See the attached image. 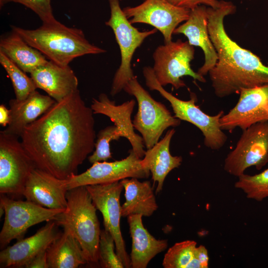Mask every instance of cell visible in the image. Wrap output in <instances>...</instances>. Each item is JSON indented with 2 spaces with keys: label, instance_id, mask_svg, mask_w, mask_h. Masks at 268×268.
Listing matches in <instances>:
<instances>
[{
  "label": "cell",
  "instance_id": "35",
  "mask_svg": "<svg viewBox=\"0 0 268 268\" xmlns=\"http://www.w3.org/2000/svg\"><path fill=\"white\" fill-rule=\"evenodd\" d=\"M196 257L200 262L201 268H207L208 267L209 257L206 248L203 245L196 247Z\"/></svg>",
  "mask_w": 268,
  "mask_h": 268
},
{
  "label": "cell",
  "instance_id": "7",
  "mask_svg": "<svg viewBox=\"0 0 268 268\" xmlns=\"http://www.w3.org/2000/svg\"><path fill=\"white\" fill-rule=\"evenodd\" d=\"M111 14L106 25L113 30L121 53V64L113 79L110 94L114 96L123 90L126 83L135 76L131 61L137 48L148 36L157 32L156 28L140 31L132 25L121 8L119 0H108Z\"/></svg>",
  "mask_w": 268,
  "mask_h": 268
},
{
  "label": "cell",
  "instance_id": "5",
  "mask_svg": "<svg viewBox=\"0 0 268 268\" xmlns=\"http://www.w3.org/2000/svg\"><path fill=\"white\" fill-rule=\"evenodd\" d=\"M143 74L147 87L150 90L159 92L170 103L176 118L192 124L201 132L206 147L218 150L224 145L227 136L220 124V119L224 114L223 111L214 116L204 113L196 105L197 98L194 93L191 94V99L187 101L176 97L160 84L151 67H145L143 68Z\"/></svg>",
  "mask_w": 268,
  "mask_h": 268
},
{
  "label": "cell",
  "instance_id": "3",
  "mask_svg": "<svg viewBox=\"0 0 268 268\" xmlns=\"http://www.w3.org/2000/svg\"><path fill=\"white\" fill-rule=\"evenodd\" d=\"M28 44L39 51L48 60L67 66L74 59L89 54H99L106 50L90 43L82 30L67 27L58 20L42 23L35 29L11 26Z\"/></svg>",
  "mask_w": 268,
  "mask_h": 268
},
{
  "label": "cell",
  "instance_id": "6",
  "mask_svg": "<svg viewBox=\"0 0 268 268\" xmlns=\"http://www.w3.org/2000/svg\"><path fill=\"white\" fill-rule=\"evenodd\" d=\"M123 90L134 96L137 102L138 110L133 123L141 134L147 149L159 141L165 130L181 124V120L173 116L163 104L154 99L136 76L126 83Z\"/></svg>",
  "mask_w": 268,
  "mask_h": 268
},
{
  "label": "cell",
  "instance_id": "30",
  "mask_svg": "<svg viewBox=\"0 0 268 268\" xmlns=\"http://www.w3.org/2000/svg\"><path fill=\"white\" fill-rule=\"evenodd\" d=\"M123 137V133L114 125L100 130L95 142V150L88 157V161L93 164L97 162L106 161L112 158L110 142Z\"/></svg>",
  "mask_w": 268,
  "mask_h": 268
},
{
  "label": "cell",
  "instance_id": "33",
  "mask_svg": "<svg viewBox=\"0 0 268 268\" xmlns=\"http://www.w3.org/2000/svg\"><path fill=\"white\" fill-rule=\"evenodd\" d=\"M172 4L192 10L200 5L209 6L213 8H217L221 6L223 0H167Z\"/></svg>",
  "mask_w": 268,
  "mask_h": 268
},
{
  "label": "cell",
  "instance_id": "9",
  "mask_svg": "<svg viewBox=\"0 0 268 268\" xmlns=\"http://www.w3.org/2000/svg\"><path fill=\"white\" fill-rule=\"evenodd\" d=\"M17 136L0 132V193L23 196L25 186L36 165Z\"/></svg>",
  "mask_w": 268,
  "mask_h": 268
},
{
  "label": "cell",
  "instance_id": "1",
  "mask_svg": "<svg viewBox=\"0 0 268 268\" xmlns=\"http://www.w3.org/2000/svg\"><path fill=\"white\" fill-rule=\"evenodd\" d=\"M93 114L77 89L27 126L20 137L36 167L61 179L77 174L95 148Z\"/></svg>",
  "mask_w": 268,
  "mask_h": 268
},
{
  "label": "cell",
  "instance_id": "34",
  "mask_svg": "<svg viewBox=\"0 0 268 268\" xmlns=\"http://www.w3.org/2000/svg\"><path fill=\"white\" fill-rule=\"evenodd\" d=\"M26 268H49L46 251H43L33 258L25 267Z\"/></svg>",
  "mask_w": 268,
  "mask_h": 268
},
{
  "label": "cell",
  "instance_id": "27",
  "mask_svg": "<svg viewBox=\"0 0 268 268\" xmlns=\"http://www.w3.org/2000/svg\"><path fill=\"white\" fill-rule=\"evenodd\" d=\"M197 242L186 240L175 243L165 254L162 263L164 268H201L196 257Z\"/></svg>",
  "mask_w": 268,
  "mask_h": 268
},
{
  "label": "cell",
  "instance_id": "21",
  "mask_svg": "<svg viewBox=\"0 0 268 268\" xmlns=\"http://www.w3.org/2000/svg\"><path fill=\"white\" fill-rule=\"evenodd\" d=\"M56 102L50 96L41 94L36 90L24 100L11 99L9 102L11 120L3 131L20 137L27 126L36 121Z\"/></svg>",
  "mask_w": 268,
  "mask_h": 268
},
{
  "label": "cell",
  "instance_id": "22",
  "mask_svg": "<svg viewBox=\"0 0 268 268\" xmlns=\"http://www.w3.org/2000/svg\"><path fill=\"white\" fill-rule=\"evenodd\" d=\"M142 216L133 214L128 216L132 240L130 254L131 268H146L149 262L167 247V240L157 239L144 227Z\"/></svg>",
  "mask_w": 268,
  "mask_h": 268
},
{
  "label": "cell",
  "instance_id": "29",
  "mask_svg": "<svg viewBox=\"0 0 268 268\" xmlns=\"http://www.w3.org/2000/svg\"><path fill=\"white\" fill-rule=\"evenodd\" d=\"M234 186L242 190L248 198L262 201L268 198V168L258 174L241 175Z\"/></svg>",
  "mask_w": 268,
  "mask_h": 268
},
{
  "label": "cell",
  "instance_id": "20",
  "mask_svg": "<svg viewBox=\"0 0 268 268\" xmlns=\"http://www.w3.org/2000/svg\"><path fill=\"white\" fill-rule=\"evenodd\" d=\"M37 88L45 91L56 102L78 89V81L71 67L49 60L30 73Z\"/></svg>",
  "mask_w": 268,
  "mask_h": 268
},
{
  "label": "cell",
  "instance_id": "14",
  "mask_svg": "<svg viewBox=\"0 0 268 268\" xmlns=\"http://www.w3.org/2000/svg\"><path fill=\"white\" fill-rule=\"evenodd\" d=\"M123 10L131 24H147L159 31L165 43L172 41L174 31L188 19L191 11L167 0H144L140 4L126 7Z\"/></svg>",
  "mask_w": 268,
  "mask_h": 268
},
{
  "label": "cell",
  "instance_id": "15",
  "mask_svg": "<svg viewBox=\"0 0 268 268\" xmlns=\"http://www.w3.org/2000/svg\"><path fill=\"white\" fill-rule=\"evenodd\" d=\"M236 105L220 119L221 129L244 130L251 125L268 121V84L242 90Z\"/></svg>",
  "mask_w": 268,
  "mask_h": 268
},
{
  "label": "cell",
  "instance_id": "24",
  "mask_svg": "<svg viewBox=\"0 0 268 268\" xmlns=\"http://www.w3.org/2000/svg\"><path fill=\"white\" fill-rule=\"evenodd\" d=\"M125 189V201L121 206V214L128 217L133 214L150 216L158 208L153 189L149 181H139L136 178L120 181Z\"/></svg>",
  "mask_w": 268,
  "mask_h": 268
},
{
  "label": "cell",
  "instance_id": "31",
  "mask_svg": "<svg viewBox=\"0 0 268 268\" xmlns=\"http://www.w3.org/2000/svg\"><path fill=\"white\" fill-rule=\"evenodd\" d=\"M115 248V242L112 235L105 229L101 230L99 244V262L102 268H125Z\"/></svg>",
  "mask_w": 268,
  "mask_h": 268
},
{
  "label": "cell",
  "instance_id": "32",
  "mask_svg": "<svg viewBox=\"0 0 268 268\" xmlns=\"http://www.w3.org/2000/svg\"><path fill=\"white\" fill-rule=\"evenodd\" d=\"M52 0H0V6H3L8 2L20 3L32 10L43 23L55 21L51 5Z\"/></svg>",
  "mask_w": 268,
  "mask_h": 268
},
{
  "label": "cell",
  "instance_id": "28",
  "mask_svg": "<svg viewBox=\"0 0 268 268\" xmlns=\"http://www.w3.org/2000/svg\"><path fill=\"white\" fill-rule=\"evenodd\" d=\"M0 63L11 81L17 100L25 99L36 90L37 87L31 77L1 52Z\"/></svg>",
  "mask_w": 268,
  "mask_h": 268
},
{
  "label": "cell",
  "instance_id": "13",
  "mask_svg": "<svg viewBox=\"0 0 268 268\" xmlns=\"http://www.w3.org/2000/svg\"><path fill=\"white\" fill-rule=\"evenodd\" d=\"M150 171L143 166L141 158L132 149L125 158L113 162H97L85 172L72 175L67 179V188L103 184L120 181L129 178H147Z\"/></svg>",
  "mask_w": 268,
  "mask_h": 268
},
{
  "label": "cell",
  "instance_id": "2",
  "mask_svg": "<svg viewBox=\"0 0 268 268\" xmlns=\"http://www.w3.org/2000/svg\"><path fill=\"white\" fill-rule=\"evenodd\" d=\"M236 10L232 2L224 0L217 8L207 7L209 35L218 56L208 74L214 94L219 98L268 84V66L232 40L225 30V17Z\"/></svg>",
  "mask_w": 268,
  "mask_h": 268
},
{
  "label": "cell",
  "instance_id": "23",
  "mask_svg": "<svg viewBox=\"0 0 268 268\" xmlns=\"http://www.w3.org/2000/svg\"><path fill=\"white\" fill-rule=\"evenodd\" d=\"M175 133L174 129L168 130L161 140L145 151L141 159L142 164L150 171L152 179L157 183L156 193L162 191L169 173L179 167L182 162L181 156H172L170 151L171 140Z\"/></svg>",
  "mask_w": 268,
  "mask_h": 268
},
{
  "label": "cell",
  "instance_id": "12",
  "mask_svg": "<svg viewBox=\"0 0 268 268\" xmlns=\"http://www.w3.org/2000/svg\"><path fill=\"white\" fill-rule=\"evenodd\" d=\"M93 203L102 214L105 229L113 236L116 252L125 268H131L121 228L122 217L120 199L123 186L120 181L86 186Z\"/></svg>",
  "mask_w": 268,
  "mask_h": 268
},
{
  "label": "cell",
  "instance_id": "11",
  "mask_svg": "<svg viewBox=\"0 0 268 268\" xmlns=\"http://www.w3.org/2000/svg\"><path fill=\"white\" fill-rule=\"evenodd\" d=\"M0 204L5 210L0 232L1 249L14 239H22L29 227L44 221L54 220L66 210L46 208L27 200H15L4 194L0 195Z\"/></svg>",
  "mask_w": 268,
  "mask_h": 268
},
{
  "label": "cell",
  "instance_id": "36",
  "mask_svg": "<svg viewBox=\"0 0 268 268\" xmlns=\"http://www.w3.org/2000/svg\"><path fill=\"white\" fill-rule=\"evenodd\" d=\"M11 120L10 109H8L4 105H0V124L3 127L7 126Z\"/></svg>",
  "mask_w": 268,
  "mask_h": 268
},
{
  "label": "cell",
  "instance_id": "18",
  "mask_svg": "<svg viewBox=\"0 0 268 268\" xmlns=\"http://www.w3.org/2000/svg\"><path fill=\"white\" fill-rule=\"evenodd\" d=\"M185 22L175 29L173 34L184 35L190 45L202 50L204 63L197 72L204 76L215 66L218 60L217 52L209 35L206 5H200L191 10L190 16Z\"/></svg>",
  "mask_w": 268,
  "mask_h": 268
},
{
  "label": "cell",
  "instance_id": "4",
  "mask_svg": "<svg viewBox=\"0 0 268 268\" xmlns=\"http://www.w3.org/2000/svg\"><path fill=\"white\" fill-rule=\"evenodd\" d=\"M66 210L54 221L58 226L68 229L78 240L87 263L99 262L101 229L97 210L86 186L68 190Z\"/></svg>",
  "mask_w": 268,
  "mask_h": 268
},
{
  "label": "cell",
  "instance_id": "26",
  "mask_svg": "<svg viewBox=\"0 0 268 268\" xmlns=\"http://www.w3.org/2000/svg\"><path fill=\"white\" fill-rule=\"evenodd\" d=\"M0 52L27 73H30L49 61L39 51L13 31L1 37Z\"/></svg>",
  "mask_w": 268,
  "mask_h": 268
},
{
  "label": "cell",
  "instance_id": "17",
  "mask_svg": "<svg viewBox=\"0 0 268 268\" xmlns=\"http://www.w3.org/2000/svg\"><path fill=\"white\" fill-rule=\"evenodd\" d=\"M57 226L54 220L48 221L32 236L18 240L1 251L0 267L25 268L37 255L46 251L60 235Z\"/></svg>",
  "mask_w": 268,
  "mask_h": 268
},
{
  "label": "cell",
  "instance_id": "8",
  "mask_svg": "<svg viewBox=\"0 0 268 268\" xmlns=\"http://www.w3.org/2000/svg\"><path fill=\"white\" fill-rule=\"evenodd\" d=\"M195 49L188 41L180 39L171 41L157 47L153 54L155 76L162 86L171 84L176 89L186 86L181 79L190 76L201 82H205L203 76L195 72L191 67L194 59Z\"/></svg>",
  "mask_w": 268,
  "mask_h": 268
},
{
  "label": "cell",
  "instance_id": "16",
  "mask_svg": "<svg viewBox=\"0 0 268 268\" xmlns=\"http://www.w3.org/2000/svg\"><path fill=\"white\" fill-rule=\"evenodd\" d=\"M68 191L67 179L58 178L35 167L28 178L23 196L27 201L41 206L65 210Z\"/></svg>",
  "mask_w": 268,
  "mask_h": 268
},
{
  "label": "cell",
  "instance_id": "10",
  "mask_svg": "<svg viewBox=\"0 0 268 268\" xmlns=\"http://www.w3.org/2000/svg\"><path fill=\"white\" fill-rule=\"evenodd\" d=\"M268 163V121H263L243 130L235 148L225 159L224 169L238 177L249 167L259 170Z\"/></svg>",
  "mask_w": 268,
  "mask_h": 268
},
{
  "label": "cell",
  "instance_id": "37",
  "mask_svg": "<svg viewBox=\"0 0 268 268\" xmlns=\"http://www.w3.org/2000/svg\"><path fill=\"white\" fill-rule=\"evenodd\" d=\"M5 213V210H4V208L3 207V206L0 204V217H1V216L4 214Z\"/></svg>",
  "mask_w": 268,
  "mask_h": 268
},
{
  "label": "cell",
  "instance_id": "19",
  "mask_svg": "<svg viewBox=\"0 0 268 268\" xmlns=\"http://www.w3.org/2000/svg\"><path fill=\"white\" fill-rule=\"evenodd\" d=\"M135 101L134 99L117 105L105 93L99 95L98 99L93 98L91 108L94 114L108 117L123 133L132 147V149L140 158L144 157L145 150L143 138L135 133L131 116Z\"/></svg>",
  "mask_w": 268,
  "mask_h": 268
},
{
  "label": "cell",
  "instance_id": "25",
  "mask_svg": "<svg viewBox=\"0 0 268 268\" xmlns=\"http://www.w3.org/2000/svg\"><path fill=\"white\" fill-rule=\"evenodd\" d=\"M49 268H77L87 263L78 240L67 228L46 250Z\"/></svg>",
  "mask_w": 268,
  "mask_h": 268
}]
</instances>
